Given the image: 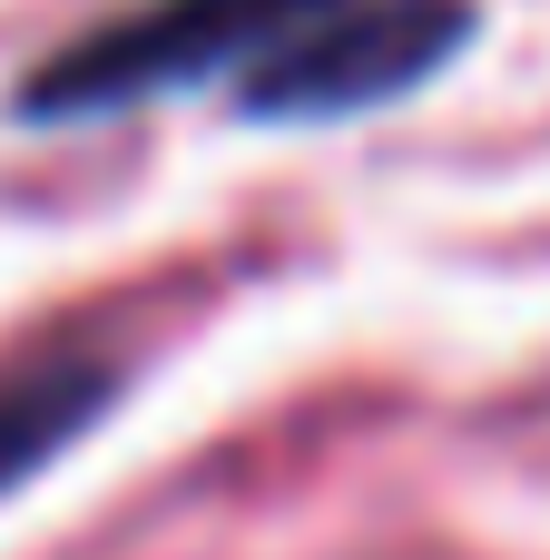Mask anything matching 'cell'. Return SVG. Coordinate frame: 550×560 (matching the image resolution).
<instances>
[{"mask_svg":"<svg viewBox=\"0 0 550 560\" xmlns=\"http://www.w3.org/2000/svg\"><path fill=\"white\" fill-rule=\"evenodd\" d=\"M315 10H335V0H138L98 30H79L69 49H49L20 79V118L79 128V118H118L138 98L197 89V79H236L285 30H305Z\"/></svg>","mask_w":550,"mask_h":560,"instance_id":"6da1fadb","label":"cell"},{"mask_svg":"<svg viewBox=\"0 0 550 560\" xmlns=\"http://www.w3.org/2000/svg\"><path fill=\"white\" fill-rule=\"evenodd\" d=\"M118 384H128V354L89 345V335H59V345L20 354L0 374V502L20 482H39L79 433H98L108 404H118Z\"/></svg>","mask_w":550,"mask_h":560,"instance_id":"3957f363","label":"cell"},{"mask_svg":"<svg viewBox=\"0 0 550 560\" xmlns=\"http://www.w3.org/2000/svg\"><path fill=\"white\" fill-rule=\"evenodd\" d=\"M482 10L472 0H335L305 30H285L266 59L236 69V108L256 128H335V118H374L413 89H433L463 49H472Z\"/></svg>","mask_w":550,"mask_h":560,"instance_id":"7a4b0ae2","label":"cell"}]
</instances>
